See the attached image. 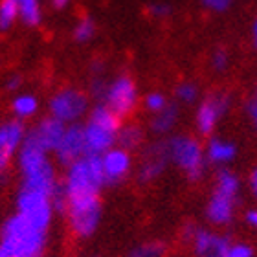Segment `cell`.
I'll return each mask as SVG.
<instances>
[{
    "label": "cell",
    "instance_id": "cell-1",
    "mask_svg": "<svg viewBox=\"0 0 257 257\" xmlns=\"http://www.w3.org/2000/svg\"><path fill=\"white\" fill-rule=\"evenodd\" d=\"M46 228L33 224L21 213L6 220L0 231V257H43Z\"/></svg>",
    "mask_w": 257,
    "mask_h": 257
},
{
    "label": "cell",
    "instance_id": "cell-2",
    "mask_svg": "<svg viewBox=\"0 0 257 257\" xmlns=\"http://www.w3.org/2000/svg\"><path fill=\"white\" fill-rule=\"evenodd\" d=\"M19 164L24 178L22 188L41 191L50 197L54 195L57 189V180H55L54 166L48 160V151L43 149L30 134H26L19 149Z\"/></svg>",
    "mask_w": 257,
    "mask_h": 257
},
{
    "label": "cell",
    "instance_id": "cell-3",
    "mask_svg": "<svg viewBox=\"0 0 257 257\" xmlns=\"http://www.w3.org/2000/svg\"><path fill=\"white\" fill-rule=\"evenodd\" d=\"M103 186H105V177H103L101 156L86 155L68 166L63 189L66 198H75L99 195V189Z\"/></svg>",
    "mask_w": 257,
    "mask_h": 257
},
{
    "label": "cell",
    "instance_id": "cell-4",
    "mask_svg": "<svg viewBox=\"0 0 257 257\" xmlns=\"http://www.w3.org/2000/svg\"><path fill=\"white\" fill-rule=\"evenodd\" d=\"M119 131V118L107 107L99 105L92 110L88 123L83 127L86 155H99L112 149Z\"/></svg>",
    "mask_w": 257,
    "mask_h": 257
},
{
    "label": "cell",
    "instance_id": "cell-5",
    "mask_svg": "<svg viewBox=\"0 0 257 257\" xmlns=\"http://www.w3.org/2000/svg\"><path fill=\"white\" fill-rule=\"evenodd\" d=\"M239 191H241L239 178L231 171H228V169H222L217 175L215 191L211 195V198H209L208 208H206V215H208L209 222L222 226L228 224L233 219Z\"/></svg>",
    "mask_w": 257,
    "mask_h": 257
},
{
    "label": "cell",
    "instance_id": "cell-6",
    "mask_svg": "<svg viewBox=\"0 0 257 257\" xmlns=\"http://www.w3.org/2000/svg\"><path fill=\"white\" fill-rule=\"evenodd\" d=\"M66 215H68L72 230L79 237H90L96 231L101 219V204L99 195L66 198Z\"/></svg>",
    "mask_w": 257,
    "mask_h": 257
},
{
    "label": "cell",
    "instance_id": "cell-7",
    "mask_svg": "<svg viewBox=\"0 0 257 257\" xmlns=\"http://www.w3.org/2000/svg\"><path fill=\"white\" fill-rule=\"evenodd\" d=\"M167 160H173L189 178H198L204 171V151L197 140L188 136H175L164 144Z\"/></svg>",
    "mask_w": 257,
    "mask_h": 257
},
{
    "label": "cell",
    "instance_id": "cell-8",
    "mask_svg": "<svg viewBox=\"0 0 257 257\" xmlns=\"http://www.w3.org/2000/svg\"><path fill=\"white\" fill-rule=\"evenodd\" d=\"M17 213H21L22 217L32 220L33 224L48 230L50 222H52V213H54L52 197L41 191L22 188L19 193V198H17Z\"/></svg>",
    "mask_w": 257,
    "mask_h": 257
},
{
    "label": "cell",
    "instance_id": "cell-9",
    "mask_svg": "<svg viewBox=\"0 0 257 257\" xmlns=\"http://www.w3.org/2000/svg\"><path fill=\"white\" fill-rule=\"evenodd\" d=\"M136 101H138V92H136L134 81L127 75L114 79L105 90V105L118 118H123V116L133 112Z\"/></svg>",
    "mask_w": 257,
    "mask_h": 257
},
{
    "label": "cell",
    "instance_id": "cell-10",
    "mask_svg": "<svg viewBox=\"0 0 257 257\" xmlns=\"http://www.w3.org/2000/svg\"><path fill=\"white\" fill-rule=\"evenodd\" d=\"M50 110L55 119L63 123H74L85 114L86 99L79 90L66 88V90L57 92L52 101H50Z\"/></svg>",
    "mask_w": 257,
    "mask_h": 257
},
{
    "label": "cell",
    "instance_id": "cell-11",
    "mask_svg": "<svg viewBox=\"0 0 257 257\" xmlns=\"http://www.w3.org/2000/svg\"><path fill=\"white\" fill-rule=\"evenodd\" d=\"M55 156L57 160L64 166L74 164L75 160H79L83 156H86V147H85V133L81 125L72 123L66 127L63 138H61L59 145L55 147Z\"/></svg>",
    "mask_w": 257,
    "mask_h": 257
},
{
    "label": "cell",
    "instance_id": "cell-12",
    "mask_svg": "<svg viewBox=\"0 0 257 257\" xmlns=\"http://www.w3.org/2000/svg\"><path fill=\"white\" fill-rule=\"evenodd\" d=\"M228 108H230V99L224 94H213L206 97L197 112L198 131L202 134H209L215 128V125L220 121V118L228 112Z\"/></svg>",
    "mask_w": 257,
    "mask_h": 257
},
{
    "label": "cell",
    "instance_id": "cell-13",
    "mask_svg": "<svg viewBox=\"0 0 257 257\" xmlns=\"http://www.w3.org/2000/svg\"><path fill=\"white\" fill-rule=\"evenodd\" d=\"M188 237L191 239L193 248L198 257H220L230 248V239L226 235H219L208 230H198L195 226H189Z\"/></svg>",
    "mask_w": 257,
    "mask_h": 257
},
{
    "label": "cell",
    "instance_id": "cell-14",
    "mask_svg": "<svg viewBox=\"0 0 257 257\" xmlns=\"http://www.w3.org/2000/svg\"><path fill=\"white\" fill-rule=\"evenodd\" d=\"M24 138H26V131L21 121L13 119L0 125V173L8 169L11 158L21 149Z\"/></svg>",
    "mask_w": 257,
    "mask_h": 257
},
{
    "label": "cell",
    "instance_id": "cell-15",
    "mask_svg": "<svg viewBox=\"0 0 257 257\" xmlns=\"http://www.w3.org/2000/svg\"><path fill=\"white\" fill-rule=\"evenodd\" d=\"M101 167L105 184H118L131 169V156L121 147H112L101 155Z\"/></svg>",
    "mask_w": 257,
    "mask_h": 257
},
{
    "label": "cell",
    "instance_id": "cell-16",
    "mask_svg": "<svg viewBox=\"0 0 257 257\" xmlns=\"http://www.w3.org/2000/svg\"><path fill=\"white\" fill-rule=\"evenodd\" d=\"M64 131H66V125L52 116V118L43 119V121L37 125V128H35L33 133H30V136H32L43 149H46L50 153V151H55V147L59 145Z\"/></svg>",
    "mask_w": 257,
    "mask_h": 257
},
{
    "label": "cell",
    "instance_id": "cell-17",
    "mask_svg": "<svg viewBox=\"0 0 257 257\" xmlns=\"http://www.w3.org/2000/svg\"><path fill=\"white\" fill-rule=\"evenodd\" d=\"M237 149L235 145L228 142V140H220V138H213L209 142L208 151H206V156L211 164H228L235 158Z\"/></svg>",
    "mask_w": 257,
    "mask_h": 257
},
{
    "label": "cell",
    "instance_id": "cell-18",
    "mask_svg": "<svg viewBox=\"0 0 257 257\" xmlns=\"http://www.w3.org/2000/svg\"><path fill=\"white\" fill-rule=\"evenodd\" d=\"M166 162H167L166 147H164V145H160V149L156 147L155 155L149 156V160L142 166V169H140V180L149 182V180L156 178L162 173V169H164V166H166Z\"/></svg>",
    "mask_w": 257,
    "mask_h": 257
},
{
    "label": "cell",
    "instance_id": "cell-19",
    "mask_svg": "<svg viewBox=\"0 0 257 257\" xmlns=\"http://www.w3.org/2000/svg\"><path fill=\"white\" fill-rule=\"evenodd\" d=\"M41 4L39 0H19V19L28 26H37L41 22Z\"/></svg>",
    "mask_w": 257,
    "mask_h": 257
},
{
    "label": "cell",
    "instance_id": "cell-20",
    "mask_svg": "<svg viewBox=\"0 0 257 257\" xmlns=\"http://www.w3.org/2000/svg\"><path fill=\"white\" fill-rule=\"evenodd\" d=\"M177 116L178 110L175 105H166L160 112L155 114V119H153V128L156 133H167L169 128H173V125L177 123Z\"/></svg>",
    "mask_w": 257,
    "mask_h": 257
},
{
    "label": "cell",
    "instance_id": "cell-21",
    "mask_svg": "<svg viewBox=\"0 0 257 257\" xmlns=\"http://www.w3.org/2000/svg\"><path fill=\"white\" fill-rule=\"evenodd\" d=\"M19 19V0H0V30L6 32Z\"/></svg>",
    "mask_w": 257,
    "mask_h": 257
},
{
    "label": "cell",
    "instance_id": "cell-22",
    "mask_svg": "<svg viewBox=\"0 0 257 257\" xmlns=\"http://www.w3.org/2000/svg\"><path fill=\"white\" fill-rule=\"evenodd\" d=\"M37 110V99L30 94H22V96H17L15 101H13V112L19 116V118H28L35 114Z\"/></svg>",
    "mask_w": 257,
    "mask_h": 257
},
{
    "label": "cell",
    "instance_id": "cell-23",
    "mask_svg": "<svg viewBox=\"0 0 257 257\" xmlns=\"http://www.w3.org/2000/svg\"><path fill=\"white\" fill-rule=\"evenodd\" d=\"M116 142L119 144L121 149H133L136 145L142 142V133H140L138 127H125V128H119L118 131V138Z\"/></svg>",
    "mask_w": 257,
    "mask_h": 257
},
{
    "label": "cell",
    "instance_id": "cell-24",
    "mask_svg": "<svg viewBox=\"0 0 257 257\" xmlns=\"http://www.w3.org/2000/svg\"><path fill=\"white\" fill-rule=\"evenodd\" d=\"M94 33H96V24H94V21H90L88 17L81 19V21L77 22V26L74 28V37H75V41H79V43L90 41V39L94 37Z\"/></svg>",
    "mask_w": 257,
    "mask_h": 257
},
{
    "label": "cell",
    "instance_id": "cell-25",
    "mask_svg": "<svg viewBox=\"0 0 257 257\" xmlns=\"http://www.w3.org/2000/svg\"><path fill=\"white\" fill-rule=\"evenodd\" d=\"M164 244L162 242H145L142 246H136L128 257H162Z\"/></svg>",
    "mask_w": 257,
    "mask_h": 257
},
{
    "label": "cell",
    "instance_id": "cell-26",
    "mask_svg": "<svg viewBox=\"0 0 257 257\" xmlns=\"http://www.w3.org/2000/svg\"><path fill=\"white\" fill-rule=\"evenodd\" d=\"M197 96H198V90H197V86L193 85V83H182V85L177 88V97L184 103L195 101V99H197Z\"/></svg>",
    "mask_w": 257,
    "mask_h": 257
},
{
    "label": "cell",
    "instance_id": "cell-27",
    "mask_svg": "<svg viewBox=\"0 0 257 257\" xmlns=\"http://www.w3.org/2000/svg\"><path fill=\"white\" fill-rule=\"evenodd\" d=\"M166 105H167L166 97L162 96V94H158V92H153V94H149V96L145 97V107L149 108L151 112H155V114L160 112Z\"/></svg>",
    "mask_w": 257,
    "mask_h": 257
},
{
    "label": "cell",
    "instance_id": "cell-28",
    "mask_svg": "<svg viewBox=\"0 0 257 257\" xmlns=\"http://www.w3.org/2000/svg\"><path fill=\"white\" fill-rule=\"evenodd\" d=\"M220 257H253V250L248 244H230Z\"/></svg>",
    "mask_w": 257,
    "mask_h": 257
},
{
    "label": "cell",
    "instance_id": "cell-29",
    "mask_svg": "<svg viewBox=\"0 0 257 257\" xmlns=\"http://www.w3.org/2000/svg\"><path fill=\"white\" fill-rule=\"evenodd\" d=\"M211 63H213L215 70H224L226 66H228V54H226L224 50H217V52L213 54Z\"/></svg>",
    "mask_w": 257,
    "mask_h": 257
},
{
    "label": "cell",
    "instance_id": "cell-30",
    "mask_svg": "<svg viewBox=\"0 0 257 257\" xmlns=\"http://www.w3.org/2000/svg\"><path fill=\"white\" fill-rule=\"evenodd\" d=\"M202 2L206 8H209V10L213 11H224L231 4V0H202Z\"/></svg>",
    "mask_w": 257,
    "mask_h": 257
},
{
    "label": "cell",
    "instance_id": "cell-31",
    "mask_svg": "<svg viewBox=\"0 0 257 257\" xmlns=\"http://www.w3.org/2000/svg\"><path fill=\"white\" fill-rule=\"evenodd\" d=\"M149 11H151V15H155V17H166L171 13V8L167 4H153L149 8Z\"/></svg>",
    "mask_w": 257,
    "mask_h": 257
},
{
    "label": "cell",
    "instance_id": "cell-32",
    "mask_svg": "<svg viewBox=\"0 0 257 257\" xmlns=\"http://www.w3.org/2000/svg\"><path fill=\"white\" fill-rule=\"evenodd\" d=\"M250 191H252V195L257 200V167L252 171V175H250Z\"/></svg>",
    "mask_w": 257,
    "mask_h": 257
},
{
    "label": "cell",
    "instance_id": "cell-33",
    "mask_svg": "<svg viewBox=\"0 0 257 257\" xmlns=\"http://www.w3.org/2000/svg\"><path fill=\"white\" fill-rule=\"evenodd\" d=\"M246 220H248V224L257 230V209H252V211H248V213H246Z\"/></svg>",
    "mask_w": 257,
    "mask_h": 257
},
{
    "label": "cell",
    "instance_id": "cell-34",
    "mask_svg": "<svg viewBox=\"0 0 257 257\" xmlns=\"http://www.w3.org/2000/svg\"><path fill=\"white\" fill-rule=\"evenodd\" d=\"M250 116H252L253 123H255V127H257V101L250 105Z\"/></svg>",
    "mask_w": 257,
    "mask_h": 257
},
{
    "label": "cell",
    "instance_id": "cell-35",
    "mask_svg": "<svg viewBox=\"0 0 257 257\" xmlns=\"http://www.w3.org/2000/svg\"><path fill=\"white\" fill-rule=\"evenodd\" d=\"M17 86H19V77H13V79L8 81V88H11V90H15Z\"/></svg>",
    "mask_w": 257,
    "mask_h": 257
},
{
    "label": "cell",
    "instance_id": "cell-36",
    "mask_svg": "<svg viewBox=\"0 0 257 257\" xmlns=\"http://www.w3.org/2000/svg\"><path fill=\"white\" fill-rule=\"evenodd\" d=\"M68 2H70V0H52V4H54L55 8H64Z\"/></svg>",
    "mask_w": 257,
    "mask_h": 257
},
{
    "label": "cell",
    "instance_id": "cell-37",
    "mask_svg": "<svg viewBox=\"0 0 257 257\" xmlns=\"http://www.w3.org/2000/svg\"><path fill=\"white\" fill-rule=\"evenodd\" d=\"M253 41H255V46H257V22L253 24Z\"/></svg>",
    "mask_w": 257,
    "mask_h": 257
}]
</instances>
